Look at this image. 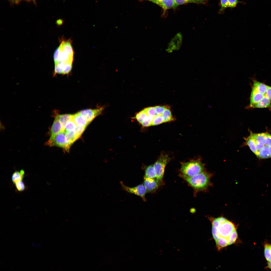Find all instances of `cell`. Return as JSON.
<instances>
[{"label":"cell","instance_id":"obj_16","mask_svg":"<svg viewBox=\"0 0 271 271\" xmlns=\"http://www.w3.org/2000/svg\"><path fill=\"white\" fill-rule=\"evenodd\" d=\"M269 147L264 146L256 155V156L260 159H265L271 157L270 153L269 151Z\"/></svg>","mask_w":271,"mask_h":271},{"label":"cell","instance_id":"obj_3","mask_svg":"<svg viewBox=\"0 0 271 271\" xmlns=\"http://www.w3.org/2000/svg\"><path fill=\"white\" fill-rule=\"evenodd\" d=\"M204 171V165L200 160L198 159L182 163L180 169V174L188 177H191Z\"/></svg>","mask_w":271,"mask_h":271},{"label":"cell","instance_id":"obj_19","mask_svg":"<svg viewBox=\"0 0 271 271\" xmlns=\"http://www.w3.org/2000/svg\"><path fill=\"white\" fill-rule=\"evenodd\" d=\"M162 115L164 118V122L170 121L173 120L171 111L168 108L166 107Z\"/></svg>","mask_w":271,"mask_h":271},{"label":"cell","instance_id":"obj_4","mask_svg":"<svg viewBox=\"0 0 271 271\" xmlns=\"http://www.w3.org/2000/svg\"><path fill=\"white\" fill-rule=\"evenodd\" d=\"M47 143L51 146L62 148L67 152L69 151L72 144L66 137L65 131H62L55 135L51 136Z\"/></svg>","mask_w":271,"mask_h":271},{"label":"cell","instance_id":"obj_29","mask_svg":"<svg viewBox=\"0 0 271 271\" xmlns=\"http://www.w3.org/2000/svg\"><path fill=\"white\" fill-rule=\"evenodd\" d=\"M228 8L232 9L236 7L237 4L239 3L244 4L245 3L238 0H228Z\"/></svg>","mask_w":271,"mask_h":271},{"label":"cell","instance_id":"obj_7","mask_svg":"<svg viewBox=\"0 0 271 271\" xmlns=\"http://www.w3.org/2000/svg\"><path fill=\"white\" fill-rule=\"evenodd\" d=\"M182 41V36L180 32L177 33L169 43L166 50L171 53L174 50H179L180 48Z\"/></svg>","mask_w":271,"mask_h":271},{"label":"cell","instance_id":"obj_40","mask_svg":"<svg viewBox=\"0 0 271 271\" xmlns=\"http://www.w3.org/2000/svg\"><path fill=\"white\" fill-rule=\"evenodd\" d=\"M155 0H150L149 1L153 2Z\"/></svg>","mask_w":271,"mask_h":271},{"label":"cell","instance_id":"obj_20","mask_svg":"<svg viewBox=\"0 0 271 271\" xmlns=\"http://www.w3.org/2000/svg\"><path fill=\"white\" fill-rule=\"evenodd\" d=\"M20 171H15L12 174V179L13 182L15 184L16 182L22 181L24 177Z\"/></svg>","mask_w":271,"mask_h":271},{"label":"cell","instance_id":"obj_37","mask_svg":"<svg viewBox=\"0 0 271 271\" xmlns=\"http://www.w3.org/2000/svg\"><path fill=\"white\" fill-rule=\"evenodd\" d=\"M22 0H11V2L13 3L18 4Z\"/></svg>","mask_w":271,"mask_h":271},{"label":"cell","instance_id":"obj_41","mask_svg":"<svg viewBox=\"0 0 271 271\" xmlns=\"http://www.w3.org/2000/svg\"><path fill=\"white\" fill-rule=\"evenodd\" d=\"M25 0L27 1H35V0Z\"/></svg>","mask_w":271,"mask_h":271},{"label":"cell","instance_id":"obj_14","mask_svg":"<svg viewBox=\"0 0 271 271\" xmlns=\"http://www.w3.org/2000/svg\"><path fill=\"white\" fill-rule=\"evenodd\" d=\"M71 40L66 41L62 40L59 46L61 49L66 51L71 56L73 57L74 52L71 45Z\"/></svg>","mask_w":271,"mask_h":271},{"label":"cell","instance_id":"obj_30","mask_svg":"<svg viewBox=\"0 0 271 271\" xmlns=\"http://www.w3.org/2000/svg\"><path fill=\"white\" fill-rule=\"evenodd\" d=\"M85 127L82 126L77 125L74 132L76 134L79 138L85 130Z\"/></svg>","mask_w":271,"mask_h":271},{"label":"cell","instance_id":"obj_38","mask_svg":"<svg viewBox=\"0 0 271 271\" xmlns=\"http://www.w3.org/2000/svg\"><path fill=\"white\" fill-rule=\"evenodd\" d=\"M267 267L271 269V261H268Z\"/></svg>","mask_w":271,"mask_h":271},{"label":"cell","instance_id":"obj_35","mask_svg":"<svg viewBox=\"0 0 271 271\" xmlns=\"http://www.w3.org/2000/svg\"><path fill=\"white\" fill-rule=\"evenodd\" d=\"M265 145L269 147L271 146V134L268 133L266 139Z\"/></svg>","mask_w":271,"mask_h":271},{"label":"cell","instance_id":"obj_18","mask_svg":"<svg viewBox=\"0 0 271 271\" xmlns=\"http://www.w3.org/2000/svg\"><path fill=\"white\" fill-rule=\"evenodd\" d=\"M145 177L151 178L156 179V176L153 165L148 166L145 171Z\"/></svg>","mask_w":271,"mask_h":271},{"label":"cell","instance_id":"obj_10","mask_svg":"<svg viewBox=\"0 0 271 271\" xmlns=\"http://www.w3.org/2000/svg\"><path fill=\"white\" fill-rule=\"evenodd\" d=\"M153 2L161 7L164 12L168 9L176 7L174 0H155Z\"/></svg>","mask_w":271,"mask_h":271},{"label":"cell","instance_id":"obj_13","mask_svg":"<svg viewBox=\"0 0 271 271\" xmlns=\"http://www.w3.org/2000/svg\"><path fill=\"white\" fill-rule=\"evenodd\" d=\"M59 47L60 49V52L59 53L58 62H61L65 63L68 62L72 63L73 60V57L71 56L68 52L61 49L59 46Z\"/></svg>","mask_w":271,"mask_h":271},{"label":"cell","instance_id":"obj_31","mask_svg":"<svg viewBox=\"0 0 271 271\" xmlns=\"http://www.w3.org/2000/svg\"><path fill=\"white\" fill-rule=\"evenodd\" d=\"M72 62H68L65 64L62 74H68L70 73L72 68Z\"/></svg>","mask_w":271,"mask_h":271},{"label":"cell","instance_id":"obj_24","mask_svg":"<svg viewBox=\"0 0 271 271\" xmlns=\"http://www.w3.org/2000/svg\"><path fill=\"white\" fill-rule=\"evenodd\" d=\"M148 115L145 109L136 114L135 118L139 122L141 123L145 118Z\"/></svg>","mask_w":271,"mask_h":271},{"label":"cell","instance_id":"obj_1","mask_svg":"<svg viewBox=\"0 0 271 271\" xmlns=\"http://www.w3.org/2000/svg\"><path fill=\"white\" fill-rule=\"evenodd\" d=\"M210 219L213 237L218 249L235 242L238 234L235 226L233 223L222 217Z\"/></svg>","mask_w":271,"mask_h":271},{"label":"cell","instance_id":"obj_5","mask_svg":"<svg viewBox=\"0 0 271 271\" xmlns=\"http://www.w3.org/2000/svg\"><path fill=\"white\" fill-rule=\"evenodd\" d=\"M171 159L168 155L162 154L153 165L156 179L160 184L162 183L165 168Z\"/></svg>","mask_w":271,"mask_h":271},{"label":"cell","instance_id":"obj_26","mask_svg":"<svg viewBox=\"0 0 271 271\" xmlns=\"http://www.w3.org/2000/svg\"><path fill=\"white\" fill-rule=\"evenodd\" d=\"M220 8L218 12L219 14H222L224 13L225 10L228 8V0H220Z\"/></svg>","mask_w":271,"mask_h":271},{"label":"cell","instance_id":"obj_12","mask_svg":"<svg viewBox=\"0 0 271 271\" xmlns=\"http://www.w3.org/2000/svg\"><path fill=\"white\" fill-rule=\"evenodd\" d=\"M72 119L77 125L81 126L85 128L89 124L79 112L73 115Z\"/></svg>","mask_w":271,"mask_h":271},{"label":"cell","instance_id":"obj_39","mask_svg":"<svg viewBox=\"0 0 271 271\" xmlns=\"http://www.w3.org/2000/svg\"><path fill=\"white\" fill-rule=\"evenodd\" d=\"M269 151H270V156H271V146L270 147H269Z\"/></svg>","mask_w":271,"mask_h":271},{"label":"cell","instance_id":"obj_17","mask_svg":"<svg viewBox=\"0 0 271 271\" xmlns=\"http://www.w3.org/2000/svg\"><path fill=\"white\" fill-rule=\"evenodd\" d=\"M72 115L71 114L58 115L59 119L62 126V131H64L65 125L68 121L72 119Z\"/></svg>","mask_w":271,"mask_h":271},{"label":"cell","instance_id":"obj_34","mask_svg":"<svg viewBox=\"0 0 271 271\" xmlns=\"http://www.w3.org/2000/svg\"><path fill=\"white\" fill-rule=\"evenodd\" d=\"M166 107L165 106H162L155 107V110L157 115H162Z\"/></svg>","mask_w":271,"mask_h":271},{"label":"cell","instance_id":"obj_32","mask_svg":"<svg viewBox=\"0 0 271 271\" xmlns=\"http://www.w3.org/2000/svg\"><path fill=\"white\" fill-rule=\"evenodd\" d=\"M16 187L17 190L19 191L24 190L25 188V185L22 181H18L15 183Z\"/></svg>","mask_w":271,"mask_h":271},{"label":"cell","instance_id":"obj_8","mask_svg":"<svg viewBox=\"0 0 271 271\" xmlns=\"http://www.w3.org/2000/svg\"><path fill=\"white\" fill-rule=\"evenodd\" d=\"M103 108L102 107L95 109H86L79 112L89 124L95 117L101 113Z\"/></svg>","mask_w":271,"mask_h":271},{"label":"cell","instance_id":"obj_23","mask_svg":"<svg viewBox=\"0 0 271 271\" xmlns=\"http://www.w3.org/2000/svg\"><path fill=\"white\" fill-rule=\"evenodd\" d=\"M64 131L66 137L72 144L79 138L76 134L74 131Z\"/></svg>","mask_w":271,"mask_h":271},{"label":"cell","instance_id":"obj_22","mask_svg":"<svg viewBox=\"0 0 271 271\" xmlns=\"http://www.w3.org/2000/svg\"><path fill=\"white\" fill-rule=\"evenodd\" d=\"M264 253L265 257L267 261H271V245L265 244L264 246Z\"/></svg>","mask_w":271,"mask_h":271},{"label":"cell","instance_id":"obj_6","mask_svg":"<svg viewBox=\"0 0 271 271\" xmlns=\"http://www.w3.org/2000/svg\"><path fill=\"white\" fill-rule=\"evenodd\" d=\"M123 188L128 192L135 194L141 197L145 200V195L147 192L143 184H140L137 186L131 187L124 185L122 183H121Z\"/></svg>","mask_w":271,"mask_h":271},{"label":"cell","instance_id":"obj_9","mask_svg":"<svg viewBox=\"0 0 271 271\" xmlns=\"http://www.w3.org/2000/svg\"><path fill=\"white\" fill-rule=\"evenodd\" d=\"M143 184L148 192H154L161 185L156 179L149 178L145 176Z\"/></svg>","mask_w":271,"mask_h":271},{"label":"cell","instance_id":"obj_25","mask_svg":"<svg viewBox=\"0 0 271 271\" xmlns=\"http://www.w3.org/2000/svg\"><path fill=\"white\" fill-rule=\"evenodd\" d=\"M164 122L163 118L162 115H157L154 117L151 125H156Z\"/></svg>","mask_w":271,"mask_h":271},{"label":"cell","instance_id":"obj_28","mask_svg":"<svg viewBox=\"0 0 271 271\" xmlns=\"http://www.w3.org/2000/svg\"><path fill=\"white\" fill-rule=\"evenodd\" d=\"M148 115L154 117L157 115L155 107H150L145 109Z\"/></svg>","mask_w":271,"mask_h":271},{"label":"cell","instance_id":"obj_36","mask_svg":"<svg viewBox=\"0 0 271 271\" xmlns=\"http://www.w3.org/2000/svg\"><path fill=\"white\" fill-rule=\"evenodd\" d=\"M63 23V20L61 19H59L57 20L56 21V23L58 26L62 25Z\"/></svg>","mask_w":271,"mask_h":271},{"label":"cell","instance_id":"obj_27","mask_svg":"<svg viewBox=\"0 0 271 271\" xmlns=\"http://www.w3.org/2000/svg\"><path fill=\"white\" fill-rule=\"evenodd\" d=\"M154 117L148 115L141 123L143 126L146 127L151 125Z\"/></svg>","mask_w":271,"mask_h":271},{"label":"cell","instance_id":"obj_33","mask_svg":"<svg viewBox=\"0 0 271 271\" xmlns=\"http://www.w3.org/2000/svg\"><path fill=\"white\" fill-rule=\"evenodd\" d=\"M60 52V49L59 46L56 49L53 55V59L55 65L57 64L59 60V56Z\"/></svg>","mask_w":271,"mask_h":271},{"label":"cell","instance_id":"obj_15","mask_svg":"<svg viewBox=\"0 0 271 271\" xmlns=\"http://www.w3.org/2000/svg\"><path fill=\"white\" fill-rule=\"evenodd\" d=\"M176 7L184 4L193 3L197 4H207L208 0H174Z\"/></svg>","mask_w":271,"mask_h":271},{"label":"cell","instance_id":"obj_21","mask_svg":"<svg viewBox=\"0 0 271 271\" xmlns=\"http://www.w3.org/2000/svg\"><path fill=\"white\" fill-rule=\"evenodd\" d=\"M77 125L72 119L68 121L66 123L65 127V131H74Z\"/></svg>","mask_w":271,"mask_h":271},{"label":"cell","instance_id":"obj_2","mask_svg":"<svg viewBox=\"0 0 271 271\" xmlns=\"http://www.w3.org/2000/svg\"><path fill=\"white\" fill-rule=\"evenodd\" d=\"M184 179L195 190L203 191L206 189L210 183L211 175L205 171L195 176L188 177L180 174Z\"/></svg>","mask_w":271,"mask_h":271},{"label":"cell","instance_id":"obj_11","mask_svg":"<svg viewBox=\"0 0 271 271\" xmlns=\"http://www.w3.org/2000/svg\"><path fill=\"white\" fill-rule=\"evenodd\" d=\"M62 131L61 124L59 120L58 115L55 117L51 127L50 132L51 136L55 135Z\"/></svg>","mask_w":271,"mask_h":271}]
</instances>
